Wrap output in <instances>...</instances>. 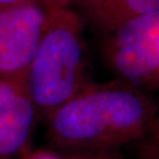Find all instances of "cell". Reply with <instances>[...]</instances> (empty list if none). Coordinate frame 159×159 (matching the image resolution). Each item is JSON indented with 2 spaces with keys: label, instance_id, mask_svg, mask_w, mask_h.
<instances>
[{
  "label": "cell",
  "instance_id": "ba28073f",
  "mask_svg": "<svg viewBox=\"0 0 159 159\" xmlns=\"http://www.w3.org/2000/svg\"><path fill=\"white\" fill-rule=\"evenodd\" d=\"M112 0H79L77 5L80 7V16L84 21L91 24L102 13Z\"/></svg>",
  "mask_w": 159,
  "mask_h": 159
},
{
  "label": "cell",
  "instance_id": "52a82bcc",
  "mask_svg": "<svg viewBox=\"0 0 159 159\" xmlns=\"http://www.w3.org/2000/svg\"><path fill=\"white\" fill-rule=\"evenodd\" d=\"M64 159H124L120 148L104 150H79L60 152Z\"/></svg>",
  "mask_w": 159,
  "mask_h": 159
},
{
  "label": "cell",
  "instance_id": "30bf717a",
  "mask_svg": "<svg viewBox=\"0 0 159 159\" xmlns=\"http://www.w3.org/2000/svg\"><path fill=\"white\" fill-rule=\"evenodd\" d=\"M20 159H64L63 154L47 148H37V150H25L20 156Z\"/></svg>",
  "mask_w": 159,
  "mask_h": 159
},
{
  "label": "cell",
  "instance_id": "6da1fadb",
  "mask_svg": "<svg viewBox=\"0 0 159 159\" xmlns=\"http://www.w3.org/2000/svg\"><path fill=\"white\" fill-rule=\"evenodd\" d=\"M157 111L129 83H91L46 118V138L61 152L120 148L146 137Z\"/></svg>",
  "mask_w": 159,
  "mask_h": 159
},
{
  "label": "cell",
  "instance_id": "8992f818",
  "mask_svg": "<svg viewBox=\"0 0 159 159\" xmlns=\"http://www.w3.org/2000/svg\"><path fill=\"white\" fill-rule=\"evenodd\" d=\"M158 10L159 0H112L110 5L92 21L91 26L102 35L130 19Z\"/></svg>",
  "mask_w": 159,
  "mask_h": 159
},
{
  "label": "cell",
  "instance_id": "277c9868",
  "mask_svg": "<svg viewBox=\"0 0 159 159\" xmlns=\"http://www.w3.org/2000/svg\"><path fill=\"white\" fill-rule=\"evenodd\" d=\"M45 20L46 10L34 0L0 11V80L25 75Z\"/></svg>",
  "mask_w": 159,
  "mask_h": 159
},
{
  "label": "cell",
  "instance_id": "3957f363",
  "mask_svg": "<svg viewBox=\"0 0 159 159\" xmlns=\"http://www.w3.org/2000/svg\"><path fill=\"white\" fill-rule=\"evenodd\" d=\"M102 54L117 79L143 90L159 83V10L102 34Z\"/></svg>",
  "mask_w": 159,
  "mask_h": 159
},
{
  "label": "cell",
  "instance_id": "7a4b0ae2",
  "mask_svg": "<svg viewBox=\"0 0 159 159\" xmlns=\"http://www.w3.org/2000/svg\"><path fill=\"white\" fill-rule=\"evenodd\" d=\"M24 81L37 113L45 119L91 84L85 21L79 12L72 7L46 11Z\"/></svg>",
  "mask_w": 159,
  "mask_h": 159
},
{
  "label": "cell",
  "instance_id": "9c48e42d",
  "mask_svg": "<svg viewBox=\"0 0 159 159\" xmlns=\"http://www.w3.org/2000/svg\"><path fill=\"white\" fill-rule=\"evenodd\" d=\"M146 137H148V143L145 152V158L159 159V107Z\"/></svg>",
  "mask_w": 159,
  "mask_h": 159
},
{
  "label": "cell",
  "instance_id": "8fae6325",
  "mask_svg": "<svg viewBox=\"0 0 159 159\" xmlns=\"http://www.w3.org/2000/svg\"><path fill=\"white\" fill-rule=\"evenodd\" d=\"M40 6H43L46 11L58 10V8H66L72 7V5L78 4L79 0H34Z\"/></svg>",
  "mask_w": 159,
  "mask_h": 159
},
{
  "label": "cell",
  "instance_id": "5b68a950",
  "mask_svg": "<svg viewBox=\"0 0 159 159\" xmlns=\"http://www.w3.org/2000/svg\"><path fill=\"white\" fill-rule=\"evenodd\" d=\"M37 117L24 77L0 80V159L18 158L29 148Z\"/></svg>",
  "mask_w": 159,
  "mask_h": 159
},
{
  "label": "cell",
  "instance_id": "7c38bea8",
  "mask_svg": "<svg viewBox=\"0 0 159 159\" xmlns=\"http://www.w3.org/2000/svg\"><path fill=\"white\" fill-rule=\"evenodd\" d=\"M25 1H29V0H0V11L12 7L14 5H18V4L25 2Z\"/></svg>",
  "mask_w": 159,
  "mask_h": 159
}]
</instances>
